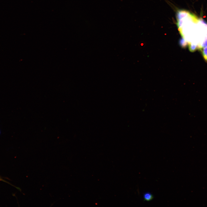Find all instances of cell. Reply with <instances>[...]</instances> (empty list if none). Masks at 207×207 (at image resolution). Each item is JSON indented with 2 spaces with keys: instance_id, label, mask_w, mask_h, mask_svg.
I'll return each instance as SVG.
<instances>
[{
  "instance_id": "cell-1",
  "label": "cell",
  "mask_w": 207,
  "mask_h": 207,
  "mask_svg": "<svg viewBox=\"0 0 207 207\" xmlns=\"http://www.w3.org/2000/svg\"><path fill=\"white\" fill-rule=\"evenodd\" d=\"M177 25L182 38H207V22L202 18L187 10L178 11Z\"/></svg>"
},
{
  "instance_id": "cell-2",
  "label": "cell",
  "mask_w": 207,
  "mask_h": 207,
  "mask_svg": "<svg viewBox=\"0 0 207 207\" xmlns=\"http://www.w3.org/2000/svg\"><path fill=\"white\" fill-rule=\"evenodd\" d=\"M143 198L144 201L149 202L152 200L154 198V196L150 192H147L143 194Z\"/></svg>"
},
{
  "instance_id": "cell-3",
  "label": "cell",
  "mask_w": 207,
  "mask_h": 207,
  "mask_svg": "<svg viewBox=\"0 0 207 207\" xmlns=\"http://www.w3.org/2000/svg\"><path fill=\"white\" fill-rule=\"evenodd\" d=\"M0 180L3 181H5L4 180H3L2 179H1L0 177Z\"/></svg>"
}]
</instances>
